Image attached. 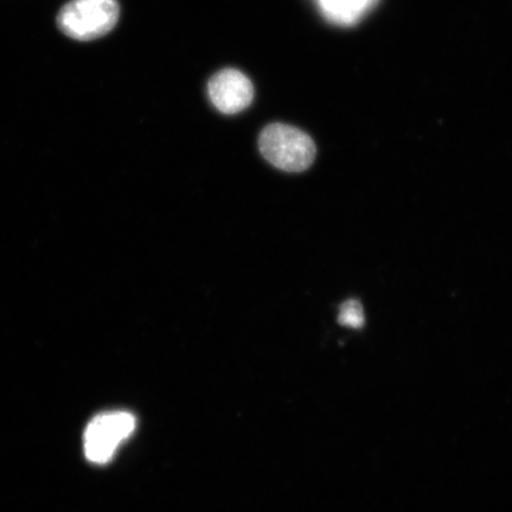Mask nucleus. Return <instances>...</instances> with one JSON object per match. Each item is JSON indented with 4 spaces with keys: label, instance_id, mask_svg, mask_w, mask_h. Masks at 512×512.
Segmentation results:
<instances>
[{
    "label": "nucleus",
    "instance_id": "nucleus-1",
    "mask_svg": "<svg viewBox=\"0 0 512 512\" xmlns=\"http://www.w3.org/2000/svg\"><path fill=\"white\" fill-rule=\"evenodd\" d=\"M261 155L268 162L286 172L309 169L316 158L313 140L298 128L286 124H271L264 128L259 138Z\"/></svg>",
    "mask_w": 512,
    "mask_h": 512
},
{
    "label": "nucleus",
    "instance_id": "nucleus-2",
    "mask_svg": "<svg viewBox=\"0 0 512 512\" xmlns=\"http://www.w3.org/2000/svg\"><path fill=\"white\" fill-rule=\"evenodd\" d=\"M117 0H72L57 16V25L73 40L92 41L105 36L117 24Z\"/></svg>",
    "mask_w": 512,
    "mask_h": 512
},
{
    "label": "nucleus",
    "instance_id": "nucleus-3",
    "mask_svg": "<svg viewBox=\"0 0 512 512\" xmlns=\"http://www.w3.org/2000/svg\"><path fill=\"white\" fill-rule=\"evenodd\" d=\"M136 430V418L128 412H106L96 415L86 427L83 448L89 462L104 465L111 462L115 451Z\"/></svg>",
    "mask_w": 512,
    "mask_h": 512
},
{
    "label": "nucleus",
    "instance_id": "nucleus-4",
    "mask_svg": "<svg viewBox=\"0 0 512 512\" xmlns=\"http://www.w3.org/2000/svg\"><path fill=\"white\" fill-rule=\"evenodd\" d=\"M209 98L224 114H238L252 104L254 88L251 80L236 69L215 74L208 85Z\"/></svg>",
    "mask_w": 512,
    "mask_h": 512
},
{
    "label": "nucleus",
    "instance_id": "nucleus-5",
    "mask_svg": "<svg viewBox=\"0 0 512 512\" xmlns=\"http://www.w3.org/2000/svg\"><path fill=\"white\" fill-rule=\"evenodd\" d=\"M317 3L328 21L350 25L360 21L373 8L376 0H317Z\"/></svg>",
    "mask_w": 512,
    "mask_h": 512
},
{
    "label": "nucleus",
    "instance_id": "nucleus-6",
    "mask_svg": "<svg viewBox=\"0 0 512 512\" xmlns=\"http://www.w3.org/2000/svg\"><path fill=\"white\" fill-rule=\"evenodd\" d=\"M338 323L351 329H361L364 325V313L358 300L350 299L341 306Z\"/></svg>",
    "mask_w": 512,
    "mask_h": 512
}]
</instances>
